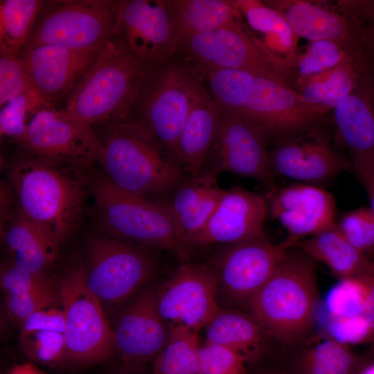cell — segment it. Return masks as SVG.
Segmentation results:
<instances>
[{"label": "cell", "instance_id": "obj_1", "mask_svg": "<svg viewBox=\"0 0 374 374\" xmlns=\"http://www.w3.org/2000/svg\"><path fill=\"white\" fill-rule=\"evenodd\" d=\"M8 177L19 212L57 244L79 226L93 184L84 169L28 154L10 165Z\"/></svg>", "mask_w": 374, "mask_h": 374}, {"label": "cell", "instance_id": "obj_2", "mask_svg": "<svg viewBox=\"0 0 374 374\" xmlns=\"http://www.w3.org/2000/svg\"><path fill=\"white\" fill-rule=\"evenodd\" d=\"M96 130L101 144L97 161L103 175L116 188L152 198L175 193L188 178L173 152L133 125Z\"/></svg>", "mask_w": 374, "mask_h": 374}, {"label": "cell", "instance_id": "obj_3", "mask_svg": "<svg viewBox=\"0 0 374 374\" xmlns=\"http://www.w3.org/2000/svg\"><path fill=\"white\" fill-rule=\"evenodd\" d=\"M147 73L112 39L61 108L64 118L93 128L127 123Z\"/></svg>", "mask_w": 374, "mask_h": 374}, {"label": "cell", "instance_id": "obj_4", "mask_svg": "<svg viewBox=\"0 0 374 374\" xmlns=\"http://www.w3.org/2000/svg\"><path fill=\"white\" fill-rule=\"evenodd\" d=\"M317 305L315 261L300 250L279 263L248 312L272 339L292 346L312 329Z\"/></svg>", "mask_w": 374, "mask_h": 374}, {"label": "cell", "instance_id": "obj_5", "mask_svg": "<svg viewBox=\"0 0 374 374\" xmlns=\"http://www.w3.org/2000/svg\"><path fill=\"white\" fill-rule=\"evenodd\" d=\"M92 213L99 229L111 237L172 251L187 260L169 204L126 193L104 175L93 179Z\"/></svg>", "mask_w": 374, "mask_h": 374}, {"label": "cell", "instance_id": "obj_6", "mask_svg": "<svg viewBox=\"0 0 374 374\" xmlns=\"http://www.w3.org/2000/svg\"><path fill=\"white\" fill-rule=\"evenodd\" d=\"M199 79L197 72L175 55L147 75L127 123L176 156L177 141Z\"/></svg>", "mask_w": 374, "mask_h": 374}, {"label": "cell", "instance_id": "obj_7", "mask_svg": "<svg viewBox=\"0 0 374 374\" xmlns=\"http://www.w3.org/2000/svg\"><path fill=\"white\" fill-rule=\"evenodd\" d=\"M123 1H43L34 28L21 49L40 45L76 50L100 48L115 36Z\"/></svg>", "mask_w": 374, "mask_h": 374}, {"label": "cell", "instance_id": "obj_8", "mask_svg": "<svg viewBox=\"0 0 374 374\" xmlns=\"http://www.w3.org/2000/svg\"><path fill=\"white\" fill-rule=\"evenodd\" d=\"M65 313L66 360L87 365L102 362L115 350L114 330L102 304L88 288L84 262L75 258L57 283Z\"/></svg>", "mask_w": 374, "mask_h": 374}, {"label": "cell", "instance_id": "obj_9", "mask_svg": "<svg viewBox=\"0 0 374 374\" xmlns=\"http://www.w3.org/2000/svg\"><path fill=\"white\" fill-rule=\"evenodd\" d=\"M291 247L286 239L274 244L265 235L225 244L209 262L216 277L218 302L248 312L251 300Z\"/></svg>", "mask_w": 374, "mask_h": 374}, {"label": "cell", "instance_id": "obj_10", "mask_svg": "<svg viewBox=\"0 0 374 374\" xmlns=\"http://www.w3.org/2000/svg\"><path fill=\"white\" fill-rule=\"evenodd\" d=\"M88 288L101 304L121 303L152 277L154 262L141 249L105 235L91 237L84 262Z\"/></svg>", "mask_w": 374, "mask_h": 374}, {"label": "cell", "instance_id": "obj_11", "mask_svg": "<svg viewBox=\"0 0 374 374\" xmlns=\"http://www.w3.org/2000/svg\"><path fill=\"white\" fill-rule=\"evenodd\" d=\"M176 55L199 75L206 69H240L285 81L284 68L254 41L242 17L233 24L186 38Z\"/></svg>", "mask_w": 374, "mask_h": 374}, {"label": "cell", "instance_id": "obj_12", "mask_svg": "<svg viewBox=\"0 0 374 374\" xmlns=\"http://www.w3.org/2000/svg\"><path fill=\"white\" fill-rule=\"evenodd\" d=\"M113 39L149 75L179 48L169 0H124Z\"/></svg>", "mask_w": 374, "mask_h": 374}, {"label": "cell", "instance_id": "obj_13", "mask_svg": "<svg viewBox=\"0 0 374 374\" xmlns=\"http://www.w3.org/2000/svg\"><path fill=\"white\" fill-rule=\"evenodd\" d=\"M220 110L217 131L204 168L249 178L274 188V175L264 131L244 114Z\"/></svg>", "mask_w": 374, "mask_h": 374}, {"label": "cell", "instance_id": "obj_14", "mask_svg": "<svg viewBox=\"0 0 374 374\" xmlns=\"http://www.w3.org/2000/svg\"><path fill=\"white\" fill-rule=\"evenodd\" d=\"M19 142L34 157L84 170L97 161L101 145L95 128L62 117L54 107L35 112Z\"/></svg>", "mask_w": 374, "mask_h": 374}, {"label": "cell", "instance_id": "obj_15", "mask_svg": "<svg viewBox=\"0 0 374 374\" xmlns=\"http://www.w3.org/2000/svg\"><path fill=\"white\" fill-rule=\"evenodd\" d=\"M158 310L169 326L199 332L220 307L215 272L209 263L186 262L157 287Z\"/></svg>", "mask_w": 374, "mask_h": 374}, {"label": "cell", "instance_id": "obj_16", "mask_svg": "<svg viewBox=\"0 0 374 374\" xmlns=\"http://www.w3.org/2000/svg\"><path fill=\"white\" fill-rule=\"evenodd\" d=\"M102 47L76 50L40 45L21 49L17 57L32 88L48 107L57 108L93 66Z\"/></svg>", "mask_w": 374, "mask_h": 374}, {"label": "cell", "instance_id": "obj_17", "mask_svg": "<svg viewBox=\"0 0 374 374\" xmlns=\"http://www.w3.org/2000/svg\"><path fill=\"white\" fill-rule=\"evenodd\" d=\"M294 33L309 42L334 41L352 55L365 58L361 27L343 0H267Z\"/></svg>", "mask_w": 374, "mask_h": 374}, {"label": "cell", "instance_id": "obj_18", "mask_svg": "<svg viewBox=\"0 0 374 374\" xmlns=\"http://www.w3.org/2000/svg\"><path fill=\"white\" fill-rule=\"evenodd\" d=\"M264 131L267 139H283L303 133L323 118L309 108L283 80L258 74L244 114Z\"/></svg>", "mask_w": 374, "mask_h": 374}, {"label": "cell", "instance_id": "obj_19", "mask_svg": "<svg viewBox=\"0 0 374 374\" xmlns=\"http://www.w3.org/2000/svg\"><path fill=\"white\" fill-rule=\"evenodd\" d=\"M269 159L274 176L281 175L314 186L351 169V162L338 154L328 136L316 127L281 139L269 152Z\"/></svg>", "mask_w": 374, "mask_h": 374}, {"label": "cell", "instance_id": "obj_20", "mask_svg": "<svg viewBox=\"0 0 374 374\" xmlns=\"http://www.w3.org/2000/svg\"><path fill=\"white\" fill-rule=\"evenodd\" d=\"M157 291V287H150L139 292L114 330L115 351L126 364L154 361L167 344L169 326L158 310Z\"/></svg>", "mask_w": 374, "mask_h": 374}, {"label": "cell", "instance_id": "obj_21", "mask_svg": "<svg viewBox=\"0 0 374 374\" xmlns=\"http://www.w3.org/2000/svg\"><path fill=\"white\" fill-rule=\"evenodd\" d=\"M266 199L239 186L225 192L213 215L186 243L188 250L213 244H230L265 235Z\"/></svg>", "mask_w": 374, "mask_h": 374}, {"label": "cell", "instance_id": "obj_22", "mask_svg": "<svg viewBox=\"0 0 374 374\" xmlns=\"http://www.w3.org/2000/svg\"><path fill=\"white\" fill-rule=\"evenodd\" d=\"M266 202L270 215L287 231L286 239L293 247L335 223L333 196L314 185L302 183L272 188Z\"/></svg>", "mask_w": 374, "mask_h": 374}, {"label": "cell", "instance_id": "obj_23", "mask_svg": "<svg viewBox=\"0 0 374 374\" xmlns=\"http://www.w3.org/2000/svg\"><path fill=\"white\" fill-rule=\"evenodd\" d=\"M336 136L351 158L374 152V72L368 68L332 110Z\"/></svg>", "mask_w": 374, "mask_h": 374}, {"label": "cell", "instance_id": "obj_24", "mask_svg": "<svg viewBox=\"0 0 374 374\" xmlns=\"http://www.w3.org/2000/svg\"><path fill=\"white\" fill-rule=\"evenodd\" d=\"M220 116V110L199 79L190 110L179 137L176 156L188 178L201 173L205 166Z\"/></svg>", "mask_w": 374, "mask_h": 374}, {"label": "cell", "instance_id": "obj_25", "mask_svg": "<svg viewBox=\"0 0 374 374\" xmlns=\"http://www.w3.org/2000/svg\"><path fill=\"white\" fill-rule=\"evenodd\" d=\"M217 176L216 172L204 168L197 176L187 178L169 204L179 237L187 249L188 240L203 229L225 192Z\"/></svg>", "mask_w": 374, "mask_h": 374}, {"label": "cell", "instance_id": "obj_26", "mask_svg": "<svg viewBox=\"0 0 374 374\" xmlns=\"http://www.w3.org/2000/svg\"><path fill=\"white\" fill-rule=\"evenodd\" d=\"M204 328V344L229 349L247 364L260 359L272 339L250 312L222 306Z\"/></svg>", "mask_w": 374, "mask_h": 374}, {"label": "cell", "instance_id": "obj_27", "mask_svg": "<svg viewBox=\"0 0 374 374\" xmlns=\"http://www.w3.org/2000/svg\"><path fill=\"white\" fill-rule=\"evenodd\" d=\"M258 46L285 69L298 50L299 37L286 19L263 1L231 0Z\"/></svg>", "mask_w": 374, "mask_h": 374}, {"label": "cell", "instance_id": "obj_28", "mask_svg": "<svg viewBox=\"0 0 374 374\" xmlns=\"http://www.w3.org/2000/svg\"><path fill=\"white\" fill-rule=\"evenodd\" d=\"M3 237L11 264L35 273L46 271L57 258L59 245L18 211L3 223Z\"/></svg>", "mask_w": 374, "mask_h": 374}, {"label": "cell", "instance_id": "obj_29", "mask_svg": "<svg viewBox=\"0 0 374 374\" xmlns=\"http://www.w3.org/2000/svg\"><path fill=\"white\" fill-rule=\"evenodd\" d=\"M314 261L321 262L340 279L359 277L370 268L373 259L343 235L335 222L294 245Z\"/></svg>", "mask_w": 374, "mask_h": 374}, {"label": "cell", "instance_id": "obj_30", "mask_svg": "<svg viewBox=\"0 0 374 374\" xmlns=\"http://www.w3.org/2000/svg\"><path fill=\"white\" fill-rule=\"evenodd\" d=\"M169 10L179 46L189 37L209 33L241 19L231 0H169Z\"/></svg>", "mask_w": 374, "mask_h": 374}, {"label": "cell", "instance_id": "obj_31", "mask_svg": "<svg viewBox=\"0 0 374 374\" xmlns=\"http://www.w3.org/2000/svg\"><path fill=\"white\" fill-rule=\"evenodd\" d=\"M368 68L364 60H350L305 82L295 91L309 108L323 117L351 92Z\"/></svg>", "mask_w": 374, "mask_h": 374}, {"label": "cell", "instance_id": "obj_32", "mask_svg": "<svg viewBox=\"0 0 374 374\" xmlns=\"http://www.w3.org/2000/svg\"><path fill=\"white\" fill-rule=\"evenodd\" d=\"M350 60H364L352 55L339 44L327 39L310 41L297 50L284 69L285 81L294 90L305 82Z\"/></svg>", "mask_w": 374, "mask_h": 374}, {"label": "cell", "instance_id": "obj_33", "mask_svg": "<svg viewBox=\"0 0 374 374\" xmlns=\"http://www.w3.org/2000/svg\"><path fill=\"white\" fill-rule=\"evenodd\" d=\"M167 344L154 359L152 374H200L198 332L183 326H169Z\"/></svg>", "mask_w": 374, "mask_h": 374}, {"label": "cell", "instance_id": "obj_34", "mask_svg": "<svg viewBox=\"0 0 374 374\" xmlns=\"http://www.w3.org/2000/svg\"><path fill=\"white\" fill-rule=\"evenodd\" d=\"M258 75L240 69H206L199 73L202 81L209 86V93L219 109L240 114H244Z\"/></svg>", "mask_w": 374, "mask_h": 374}, {"label": "cell", "instance_id": "obj_35", "mask_svg": "<svg viewBox=\"0 0 374 374\" xmlns=\"http://www.w3.org/2000/svg\"><path fill=\"white\" fill-rule=\"evenodd\" d=\"M358 363L349 346L327 338L299 354L292 374H351Z\"/></svg>", "mask_w": 374, "mask_h": 374}, {"label": "cell", "instance_id": "obj_36", "mask_svg": "<svg viewBox=\"0 0 374 374\" xmlns=\"http://www.w3.org/2000/svg\"><path fill=\"white\" fill-rule=\"evenodd\" d=\"M43 0L0 1V51L18 55L28 41Z\"/></svg>", "mask_w": 374, "mask_h": 374}, {"label": "cell", "instance_id": "obj_37", "mask_svg": "<svg viewBox=\"0 0 374 374\" xmlns=\"http://www.w3.org/2000/svg\"><path fill=\"white\" fill-rule=\"evenodd\" d=\"M368 291L365 275L340 279L328 292L324 307L328 319L360 315Z\"/></svg>", "mask_w": 374, "mask_h": 374}, {"label": "cell", "instance_id": "obj_38", "mask_svg": "<svg viewBox=\"0 0 374 374\" xmlns=\"http://www.w3.org/2000/svg\"><path fill=\"white\" fill-rule=\"evenodd\" d=\"M19 347L28 359L41 365L53 366L66 360L63 332L39 330L19 335Z\"/></svg>", "mask_w": 374, "mask_h": 374}, {"label": "cell", "instance_id": "obj_39", "mask_svg": "<svg viewBox=\"0 0 374 374\" xmlns=\"http://www.w3.org/2000/svg\"><path fill=\"white\" fill-rule=\"evenodd\" d=\"M0 132L19 141L25 135L29 116L42 107H48L31 88L1 107Z\"/></svg>", "mask_w": 374, "mask_h": 374}, {"label": "cell", "instance_id": "obj_40", "mask_svg": "<svg viewBox=\"0 0 374 374\" xmlns=\"http://www.w3.org/2000/svg\"><path fill=\"white\" fill-rule=\"evenodd\" d=\"M335 224L356 249L368 257L374 253V215L369 207L348 211Z\"/></svg>", "mask_w": 374, "mask_h": 374}, {"label": "cell", "instance_id": "obj_41", "mask_svg": "<svg viewBox=\"0 0 374 374\" xmlns=\"http://www.w3.org/2000/svg\"><path fill=\"white\" fill-rule=\"evenodd\" d=\"M8 317L19 327L31 314L40 310L60 304L58 289H50L19 294H4Z\"/></svg>", "mask_w": 374, "mask_h": 374}, {"label": "cell", "instance_id": "obj_42", "mask_svg": "<svg viewBox=\"0 0 374 374\" xmlns=\"http://www.w3.org/2000/svg\"><path fill=\"white\" fill-rule=\"evenodd\" d=\"M0 284L3 295L24 294L57 287V283L47 274L24 269L9 262L1 267Z\"/></svg>", "mask_w": 374, "mask_h": 374}, {"label": "cell", "instance_id": "obj_43", "mask_svg": "<svg viewBox=\"0 0 374 374\" xmlns=\"http://www.w3.org/2000/svg\"><path fill=\"white\" fill-rule=\"evenodd\" d=\"M32 88L17 55L0 51V105Z\"/></svg>", "mask_w": 374, "mask_h": 374}, {"label": "cell", "instance_id": "obj_44", "mask_svg": "<svg viewBox=\"0 0 374 374\" xmlns=\"http://www.w3.org/2000/svg\"><path fill=\"white\" fill-rule=\"evenodd\" d=\"M245 361L225 348L203 344L200 348V374H249Z\"/></svg>", "mask_w": 374, "mask_h": 374}, {"label": "cell", "instance_id": "obj_45", "mask_svg": "<svg viewBox=\"0 0 374 374\" xmlns=\"http://www.w3.org/2000/svg\"><path fill=\"white\" fill-rule=\"evenodd\" d=\"M326 331L328 338L348 346L372 343L370 328L360 315L349 318L328 319Z\"/></svg>", "mask_w": 374, "mask_h": 374}, {"label": "cell", "instance_id": "obj_46", "mask_svg": "<svg viewBox=\"0 0 374 374\" xmlns=\"http://www.w3.org/2000/svg\"><path fill=\"white\" fill-rule=\"evenodd\" d=\"M361 27L366 60L374 72V0H343Z\"/></svg>", "mask_w": 374, "mask_h": 374}, {"label": "cell", "instance_id": "obj_47", "mask_svg": "<svg viewBox=\"0 0 374 374\" xmlns=\"http://www.w3.org/2000/svg\"><path fill=\"white\" fill-rule=\"evenodd\" d=\"M46 330L64 333L65 313L61 307L51 306L33 313L20 326V334Z\"/></svg>", "mask_w": 374, "mask_h": 374}, {"label": "cell", "instance_id": "obj_48", "mask_svg": "<svg viewBox=\"0 0 374 374\" xmlns=\"http://www.w3.org/2000/svg\"><path fill=\"white\" fill-rule=\"evenodd\" d=\"M351 169L364 186L374 215V152L351 158Z\"/></svg>", "mask_w": 374, "mask_h": 374}, {"label": "cell", "instance_id": "obj_49", "mask_svg": "<svg viewBox=\"0 0 374 374\" xmlns=\"http://www.w3.org/2000/svg\"><path fill=\"white\" fill-rule=\"evenodd\" d=\"M368 285V291L366 301L360 316L368 324L374 342V259L369 269L364 274Z\"/></svg>", "mask_w": 374, "mask_h": 374}, {"label": "cell", "instance_id": "obj_50", "mask_svg": "<svg viewBox=\"0 0 374 374\" xmlns=\"http://www.w3.org/2000/svg\"><path fill=\"white\" fill-rule=\"evenodd\" d=\"M8 374H46L37 367L34 363L26 362L12 366Z\"/></svg>", "mask_w": 374, "mask_h": 374}, {"label": "cell", "instance_id": "obj_51", "mask_svg": "<svg viewBox=\"0 0 374 374\" xmlns=\"http://www.w3.org/2000/svg\"><path fill=\"white\" fill-rule=\"evenodd\" d=\"M260 374H287L284 371H280L278 369H268L266 370Z\"/></svg>", "mask_w": 374, "mask_h": 374}, {"label": "cell", "instance_id": "obj_52", "mask_svg": "<svg viewBox=\"0 0 374 374\" xmlns=\"http://www.w3.org/2000/svg\"><path fill=\"white\" fill-rule=\"evenodd\" d=\"M368 355L371 356L372 357H374V342H373V346L372 347V349L370 351Z\"/></svg>", "mask_w": 374, "mask_h": 374}]
</instances>
